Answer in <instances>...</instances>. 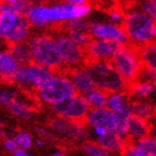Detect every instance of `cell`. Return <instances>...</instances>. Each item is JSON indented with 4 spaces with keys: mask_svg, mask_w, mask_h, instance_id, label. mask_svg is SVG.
Returning <instances> with one entry per match:
<instances>
[{
    "mask_svg": "<svg viewBox=\"0 0 156 156\" xmlns=\"http://www.w3.org/2000/svg\"><path fill=\"white\" fill-rule=\"evenodd\" d=\"M89 5L72 6L67 2L57 5H33L26 17L30 26L45 28L52 23H67L73 19H84L90 12Z\"/></svg>",
    "mask_w": 156,
    "mask_h": 156,
    "instance_id": "obj_1",
    "label": "cell"
},
{
    "mask_svg": "<svg viewBox=\"0 0 156 156\" xmlns=\"http://www.w3.org/2000/svg\"><path fill=\"white\" fill-rule=\"evenodd\" d=\"M85 68L90 75L95 88L111 94L116 91H126L128 88L127 83L112 62H86Z\"/></svg>",
    "mask_w": 156,
    "mask_h": 156,
    "instance_id": "obj_2",
    "label": "cell"
},
{
    "mask_svg": "<svg viewBox=\"0 0 156 156\" xmlns=\"http://www.w3.org/2000/svg\"><path fill=\"white\" fill-rule=\"evenodd\" d=\"M123 29L126 34L128 42L140 48L143 46L154 42L156 37L155 20L145 16L140 10H132L124 17Z\"/></svg>",
    "mask_w": 156,
    "mask_h": 156,
    "instance_id": "obj_3",
    "label": "cell"
},
{
    "mask_svg": "<svg viewBox=\"0 0 156 156\" xmlns=\"http://www.w3.org/2000/svg\"><path fill=\"white\" fill-rule=\"evenodd\" d=\"M30 37V23L26 16L15 12L2 5L0 10V39L11 44L27 41Z\"/></svg>",
    "mask_w": 156,
    "mask_h": 156,
    "instance_id": "obj_4",
    "label": "cell"
},
{
    "mask_svg": "<svg viewBox=\"0 0 156 156\" xmlns=\"http://www.w3.org/2000/svg\"><path fill=\"white\" fill-rule=\"evenodd\" d=\"M76 95V90L67 73L54 72L52 76L37 89V96L50 106L60 104Z\"/></svg>",
    "mask_w": 156,
    "mask_h": 156,
    "instance_id": "obj_5",
    "label": "cell"
},
{
    "mask_svg": "<svg viewBox=\"0 0 156 156\" xmlns=\"http://www.w3.org/2000/svg\"><path fill=\"white\" fill-rule=\"evenodd\" d=\"M28 44L30 47L33 62L51 69L52 72L62 67V59L54 36H50L48 34L37 35L30 39Z\"/></svg>",
    "mask_w": 156,
    "mask_h": 156,
    "instance_id": "obj_6",
    "label": "cell"
},
{
    "mask_svg": "<svg viewBox=\"0 0 156 156\" xmlns=\"http://www.w3.org/2000/svg\"><path fill=\"white\" fill-rule=\"evenodd\" d=\"M112 64L117 69L122 77L130 84L137 80L143 65L140 62V50L137 47L129 44L122 45L112 58Z\"/></svg>",
    "mask_w": 156,
    "mask_h": 156,
    "instance_id": "obj_7",
    "label": "cell"
},
{
    "mask_svg": "<svg viewBox=\"0 0 156 156\" xmlns=\"http://www.w3.org/2000/svg\"><path fill=\"white\" fill-rule=\"evenodd\" d=\"M54 72L51 69L46 68L35 62H30L28 65H19L10 80L23 87H31L38 89L42 84H45L51 77Z\"/></svg>",
    "mask_w": 156,
    "mask_h": 156,
    "instance_id": "obj_8",
    "label": "cell"
},
{
    "mask_svg": "<svg viewBox=\"0 0 156 156\" xmlns=\"http://www.w3.org/2000/svg\"><path fill=\"white\" fill-rule=\"evenodd\" d=\"M56 46L58 49L59 56L62 59V66L70 70L83 66L86 62L85 49L77 46L72 39L69 38L67 33H60L54 36Z\"/></svg>",
    "mask_w": 156,
    "mask_h": 156,
    "instance_id": "obj_9",
    "label": "cell"
},
{
    "mask_svg": "<svg viewBox=\"0 0 156 156\" xmlns=\"http://www.w3.org/2000/svg\"><path fill=\"white\" fill-rule=\"evenodd\" d=\"M49 125L55 134L69 140L86 142L90 136L89 127L84 122H75L57 116L50 120Z\"/></svg>",
    "mask_w": 156,
    "mask_h": 156,
    "instance_id": "obj_10",
    "label": "cell"
},
{
    "mask_svg": "<svg viewBox=\"0 0 156 156\" xmlns=\"http://www.w3.org/2000/svg\"><path fill=\"white\" fill-rule=\"evenodd\" d=\"M56 115L66 119L75 120V122H84L88 112L90 111L84 96L81 95H74L73 97L68 98L67 101L60 104L50 106Z\"/></svg>",
    "mask_w": 156,
    "mask_h": 156,
    "instance_id": "obj_11",
    "label": "cell"
},
{
    "mask_svg": "<svg viewBox=\"0 0 156 156\" xmlns=\"http://www.w3.org/2000/svg\"><path fill=\"white\" fill-rule=\"evenodd\" d=\"M88 33L93 39H105L111 40L117 44L126 45L128 44V38L124 31L123 27L119 25H114L111 23H101V21H94L89 23Z\"/></svg>",
    "mask_w": 156,
    "mask_h": 156,
    "instance_id": "obj_12",
    "label": "cell"
},
{
    "mask_svg": "<svg viewBox=\"0 0 156 156\" xmlns=\"http://www.w3.org/2000/svg\"><path fill=\"white\" fill-rule=\"evenodd\" d=\"M120 47L119 44L105 39H91L85 48V55L88 62H111L115 52Z\"/></svg>",
    "mask_w": 156,
    "mask_h": 156,
    "instance_id": "obj_13",
    "label": "cell"
},
{
    "mask_svg": "<svg viewBox=\"0 0 156 156\" xmlns=\"http://www.w3.org/2000/svg\"><path fill=\"white\" fill-rule=\"evenodd\" d=\"M117 120L118 118L114 113L108 111L107 108H101V109H90L88 112L84 123L87 125V127L90 128L103 127L111 133L114 132Z\"/></svg>",
    "mask_w": 156,
    "mask_h": 156,
    "instance_id": "obj_14",
    "label": "cell"
},
{
    "mask_svg": "<svg viewBox=\"0 0 156 156\" xmlns=\"http://www.w3.org/2000/svg\"><path fill=\"white\" fill-rule=\"evenodd\" d=\"M68 76L72 80L73 86L75 88L76 94L84 96L88 91H90L91 89L95 88L93 79H91L90 75L88 74L87 69L85 68V66L72 69L68 73Z\"/></svg>",
    "mask_w": 156,
    "mask_h": 156,
    "instance_id": "obj_15",
    "label": "cell"
},
{
    "mask_svg": "<svg viewBox=\"0 0 156 156\" xmlns=\"http://www.w3.org/2000/svg\"><path fill=\"white\" fill-rule=\"evenodd\" d=\"M151 133V124L148 120L132 115L127 120V135L129 142H136Z\"/></svg>",
    "mask_w": 156,
    "mask_h": 156,
    "instance_id": "obj_16",
    "label": "cell"
},
{
    "mask_svg": "<svg viewBox=\"0 0 156 156\" xmlns=\"http://www.w3.org/2000/svg\"><path fill=\"white\" fill-rule=\"evenodd\" d=\"M126 143L127 140H122L114 132L107 133L105 136L101 137V138H96V144L98 146H101L103 150L111 153L112 155L116 153H122Z\"/></svg>",
    "mask_w": 156,
    "mask_h": 156,
    "instance_id": "obj_17",
    "label": "cell"
},
{
    "mask_svg": "<svg viewBox=\"0 0 156 156\" xmlns=\"http://www.w3.org/2000/svg\"><path fill=\"white\" fill-rule=\"evenodd\" d=\"M129 95L136 101H146L155 93V84L143 80H135L128 85Z\"/></svg>",
    "mask_w": 156,
    "mask_h": 156,
    "instance_id": "obj_18",
    "label": "cell"
},
{
    "mask_svg": "<svg viewBox=\"0 0 156 156\" xmlns=\"http://www.w3.org/2000/svg\"><path fill=\"white\" fill-rule=\"evenodd\" d=\"M18 67L19 64L9 50H0V77L10 80Z\"/></svg>",
    "mask_w": 156,
    "mask_h": 156,
    "instance_id": "obj_19",
    "label": "cell"
},
{
    "mask_svg": "<svg viewBox=\"0 0 156 156\" xmlns=\"http://www.w3.org/2000/svg\"><path fill=\"white\" fill-rule=\"evenodd\" d=\"M9 52L15 57L19 65H28L33 62L29 44L27 41L11 44L9 46Z\"/></svg>",
    "mask_w": 156,
    "mask_h": 156,
    "instance_id": "obj_20",
    "label": "cell"
},
{
    "mask_svg": "<svg viewBox=\"0 0 156 156\" xmlns=\"http://www.w3.org/2000/svg\"><path fill=\"white\" fill-rule=\"evenodd\" d=\"M84 98L87 103L89 109H101L106 108V101H107V93L94 88L87 94L84 95Z\"/></svg>",
    "mask_w": 156,
    "mask_h": 156,
    "instance_id": "obj_21",
    "label": "cell"
},
{
    "mask_svg": "<svg viewBox=\"0 0 156 156\" xmlns=\"http://www.w3.org/2000/svg\"><path fill=\"white\" fill-rule=\"evenodd\" d=\"M129 104L128 96L126 91H116L107 94V101H106V108L112 113L116 114L122 108H124L126 105Z\"/></svg>",
    "mask_w": 156,
    "mask_h": 156,
    "instance_id": "obj_22",
    "label": "cell"
},
{
    "mask_svg": "<svg viewBox=\"0 0 156 156\" xmlns=\"http://www.w3.org/2000/svg\"><path fill=\"white\" fill-rule=\"evenodd\" d=\"M140 62L143 67L156 70V45L155 42H150L147 45L138 48Z\"/></svg>",
    "mask_w": 156,
    "mask_h": 156,
    "instance_id": "obj_23",
    "label": "cell"
},
{
    "mask_svg": "<svg viewBox=\"0 0 156 156\" xmlns=\"http://www.w3.org/2000/svg\"><path fill=\"white\" fill-rule=\"evenodd\" d=\"M132 114L134 116L150 120L155 115V108L151 103L146 101H136L130 104Z\"/></svg>",
    "mask_w": 156,
    "mask_h": 156,
    "instance_id": "obj_24",
    "label": "cell"
},
{
    "mask_svg": "<svg viewBox=\"0 0 156 156\" xmlns=\"http://www.w3.org/2000/svg\"><path fill=\"white\" fill-rule=\"evenodd\" d=\"M10 112L18 118H23V119H34L35 117V112L29 105L26 104L25 101H20L16 98L15 101L11 103L9 107Z\"/></svg>",
    "mask_w": 156,
    "mask_h": 156,
    "instance_id": "obj_25",
    "label": "cell"
},
{
    "mask_svg": "<svg viewBox=\"0 0 156 156\" xmlns=\"http://www.w3.org/2000/svg\"><path fill=\"white\" fill-rule=\"evenodd\" d=\"M146 156H156V140L151 135L134 142Z\"/></svg>",
    "mask_w": 156,
    "mask_h": 156,
    "instance_id": "obj_26",
    "label": "cell"
},
{
    "mask_svg": "<svg viewBox=\"0 0 156 156\" xmlns=\"http://www.w3.org/2000/svg\"><path fill=\"white\" fill-rule=\"evenodd\" d=\"M67 35H68V37L72 39L73 41L75 42L76 45L79 46L83 49L86 48L89 45V42L91 41V39H93L88 31H74V30H68Z\"/></svg>",
    "mask_w": 156,
    "mask_h": 156,
    "instance_id": "obj_27",
    "label": "cell"
},
{
    "mask_svg": "<svg viewBox=\"0 0 156 156\" xmlns=\"http://www.w3.org/2000/svg\"><path fill=\"white\" fill-rule=\"evenodd\" d=\"M13 140H15V142L17 143V146L19 147V148H23V150L28 151V150H30L34 145L33 136H31L29 133L23 132V130L15 134Z\"/></svg>",
    "mask_w": 156,
    "mask_h": 156,
    "instance_id": "obj_28",
    "label": "cell"
},
{
    "mask_svg": "<svg viewBox=\"0 0 156 156\" xmlns=\"http://www.w3.org/2000/svg\"><path fill=\"white\" fill-rule=\"evenodd\" d=\"M85 153L89 156H112L111 153L106 152L105 150H103L101 146H98L96 143H90V142H86L84 144Z\"/></svg>",
    "mask_w": 156,
    "mask_h": 156,
    "instance_id": "obj_29",
    "label": "cell"
},
{
    "mask_svg": "<svg viewBox=\"0 0 156 156\" xmlns=\"http://www.w3.org/2000/svg\"><path fill=\"white\" fill-rule=\"evenodd\" d=\"M66 27L68 30L74 31H88L89 23L85 19H73L66 23Z\"/></svg>",
    "mask_w": 156,
    "mask_h": 156,
    "instance_id": "obj_30",
    "label": "cell"
},
{
    "mask_svg": "<svg viewBox=\"0 0 156 156\" xmlns=\"http://www.w3.org/2000/svg\"><path fill=\"white\" fill-rule=\"evenodd\" d=\"M142 12L147 16L151 19H156V1H151V0H144L140 5V10Z\"/></svg>",
    "mask_w": 156,
    "mask_h": 156,
    "instance_id": "obj_31",
    "label": "cell"
},
{
    "mask_svg": "<svg viewBox=\"0 0 156 156\" xmlns=\"http://www.w3.org/2000/svg\"><path fill=\"white\" fill-rule=\"evenodd\" d=\"M10 7H11V9L15 12L26 16L27 12L29 11V9L33 7V2L30 0H17L16 3H13L12 6Z\"/></svg>",
    "mask_w": 156,
    "mask_h": 156,
    "instance_id": "obj_32",
    "label": "cell"
},
{
    "mask_svg": "<svg viewBox=\"0 0 156 156\" xmlns=\"http://www.w3.org/2000/svg\"><path fill=\"white\" fill-rule=\"evenodd\" d=\"M123 156H146L144 154V152L140 150V147L137 146L134 142H127L125 147H124L123 152H122Z\"/></svg>",
    "mask_w": 156,
    "mask_h": 156,
    "instance_id": "obj_33",
    "label": "cell"
},
{
    "mask_svg": "<svg viewBox=\"0 0 156 156\" xmlns=\"http://www.w3.org/2000/svg\"><path fill=\"white\" fill-rule=\"evenodd\" d=\"M17 98L15 93L8 89H0V105L5 107H9L11 103Z\"/></svg>",
    "mask_w": 156,
    "mask_h": 156,
    "instance_id": "obj_34",
    "label": "cell"
},
{
    "mask_svg": "<svg viewBox=\"0 0 156 156\" xmlns=\"http://www.w3.org/2000/svg\"><path fill=\"white\" fill-rule=\"evenodd\" d=\"M114 133L118 137H120L122 140H128V135H127V120H122V119L117 120Z\"/></svg>",
    "mask_w": 156,
    "mask_h": 156,
    "instance_id": "obj_35",
    "label": "cell"
},
{
    "mask_svg": "<svg viewBox=\"0 0 156 156\" xmlns=\"http://www.w3.org/2000/svg\"><path fill=\"white\" fill-rule=\"evenodd\" d=\"M138 80H143V81H148V83H153L155 84V79H156V70L151 68H146V67H143L142 72H140V76L137 78Z\"/></svg>",
    "mask_w": 156,
    "mask_h": 156,
    "instance_id": "obj_36",
    "label": "cell"
},
{
    "mask_svg": "<svg viewBox=\"0 0 156 156\" xmlns=\"http://www.w3.org/2000/svg\"><path fill=\"white\" fill-rule=\"evenodd\" d=\"M36 132L38 133V135L40 136V138H47V140H54V132H52L50 128H47V127L44 126H36Z\"/></svg>",
    "mask_w": 156,
    "mask_h": 156,
    "instance_id": "obj_37",
    "label": "cell"
},
{
    "mask_svg": "<svg viewBox=\"0 0 156 156\" xmlns=\"http://www.w3.org/2000/svg\"><path fill=\"white\" fill-rule=\"evenodd\" d=\"M118 119H122V120H128L129 119V117L132 116V108H130V104L126 105L124 108H122L119 112H117L116 114Z\"/></svg>",
    "mask_w": 156,
    "mask_h": 156,
    "instance_id": "obj_38",
    "label": "cell"
},
{
    "mask_svg": "<svg viewBox=\"0 0 156 156\" xmlns=\"http://www.w3.org/2000/svg\"><path fill=\"white\" fill-rule=\"evenodd\" d=\"M124 13L120 12L119 10H114L109 13V19H111V23H114V25H119L123 23L124 21Z\"/></svg>",
    "mask_w": 156,
    "mask_h": 156,
    "instance_id": "obj_39",
    "label": "cell"
},
{
    "mask_svg": "<svg viewBox=\"0 0 156 156\" xmlns=\"http://www.w3.org/2000/svg\"><path fill=\"white\" fill-rule=\"evenodd\" d=\"M3 147H5V150H6L7 152H9V153H13V152L18 148L17 143L15 142L13 137H8V138H6V140H5V143H3Z\"/></svg>",
    "mask_w": 156,
    "mask_h": 156,
    "instance_id": "obj_40",
    "label": "cell"
},
{
    "mask_svg": "<svg viewBox=\"0 0 156 156\" xmlns=\"http://www.w3.org/2000/svg\"><path fill=\"white\" fill-rule=\"evenodd\" d=\"M91 129H93V134L95 135L96 138H101V137L105 136L107 133H109V132H107L103 127H95V128H91Z\"/></svg>",
    "mask_w": 156,
    "mask_h": 156,
    "instance_id": "obj_41",
    "label": "cell"
},
{
    "mask_svg": "<svg viewBox=\"0 0 156 156\" xmlns=\"http://www.w3.org/2000/svg\"><path fill=\"white\" fill-rule=\"evenodd\" d=\"M12 156H30L29 153H28V151L26 150H23V148H17L15 152L12 153Z\"/></svg>",
    "mask_w": 156,
    "mask_h": 156,
    "instance_id": "obj_42",
    "label": "cell"
},
{
    "mask_svg": "<svg viewBox=\"0 0 156 156\" xmlns=\"http://www.w3.org/2000/svg\"><path fill=\"white\" fill-rule=\"evenodd\" d=\"M66 2L72 6H81V5H86L87 0H66Z\"/></svg>",
    "mask_w": 156,
    "mask_h": 156,
    "instance_id": "obj_43",
    "label": "cell"
},
{
    "mask_svg": "<svg viewBox=\"0 0 156 156\" xmlns=\"http://www.w3.org/2000/svg\"><path fill=\"white\" fill-rule=\"evenodd\" d=\"M45 144H46V140H44V138H38V140H36V145L39 148H42V147L45 146Z\"/></svg>",
    "mask_w": 156,
    "mask_h": 156,
    "instance_id": "obj_44",
    "label": "cell"
},
{
    "mask_svg": "<svg viewBox=\"0 0 156 156\" xmlns=\"http://www.w3.org/2000/svg\"><path fill=\"white\" fill-rule=\"evenodd\" d=\"M0 136H6V132H5V124L2 120H0Z\"/></svg>",
    "mask_w": 156,
    "mask_h": 156,
    "instance_id": "obj_45",
    "label": "cell"
},
{
    "mask_svg": "<svg viewBox=\"0 0 156 156\" xmlns=\"http://www.w3.org/2000/svg\"><path fill=\"white\" fill-rule=\"evenodd\" d=\"M2 5H8V6H12L13 3H16L17 0H0Z\"/></svg>",
    "mask_w": 156,
    "mask_h": 156,
    "instance_id": "obj_46",
    "label": "cell"
},
{
    "mask_svg": "<svg viewBox=\"0 0 156 156\" xmlns=\"http://www.w3.org/2000/svg\"><path fill=\"white\" fill-rule=\"evenodd\" d=\"M50 156H67V154L65 152H55V153L51 154Z\"/></svg>",
    "mask_w": 156,
    "mask_h": 156,
    "instance_id": "obj_47",
    "label": "cell"
},
{
    "mask_svg": "<svg viewBox=\"0 0 156 156\" xmlns=\"http://www.w3.org/2000/svg\"><path fill=\"white\" fill-rule=\"evenodd\" d=\"M1 6H2V3L0 2V10H1Z\"/></svg>",
    "mask_w": 156,
    "mask_h": 156,
    "instance_id": "obj_48",
    "label": "cell"
},
{
    "mask_svg": "<svg viewBox=\"0 0 156 156\" xmlns=\"http://www.w3.org/2000/svg\"><path fill=\"white\" fill-rule=\"evenodd\" d=\"M151 1H156V0H151Z\"/></svg>",
    "mask_w": 156,
    "mask_h": 156,
    "instance_id": "obj_49",
    "label": "cell"
}]
</instances>
